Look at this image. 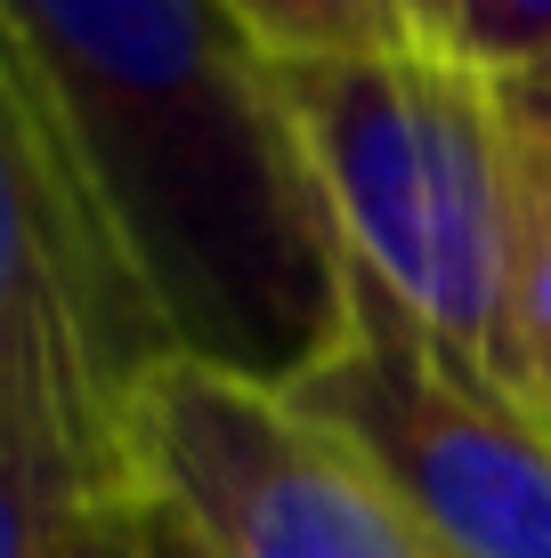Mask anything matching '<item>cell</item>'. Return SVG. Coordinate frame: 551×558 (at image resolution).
Listing matches in <instances>:
<instances>
[{"label":"cell","instance_id":"1","mask_svg":"<svg viewBox=\"0 0 551 558\" xmlns=\"http://www.w3.org/2000/svg\"><path fill=\"white\" fill-rule=\"evenodd\" d=\"M98 170L179 356L292 389L349 316L325 203L227 0H0Z\"/></svg>","mask_w":551,"mask_h":558},{"label":"cell","instance_id":"2","mask_svg":"<svg viewBox=\"0 0 551 558\" xmlns=\"http://www.w3.org/2000/svg\"><path fill=\"white\" fill-rule=\"evenodd\" d=\"M340 259L439 349L527 397L519 364V122L487 65L446 41L268 57Z\"/></svg>","mask_w":551,"mask_h":558},{"label":"cell","instance_id":"3","mask_svg":"<svg viewBox=\"0 0 551 558\" xmlns=\"http://www.w3.org/2000/svg\"><path fill=\"white\" fill-rule=\"evenodd\" d=\"M179 356L98 170L0 9V373L122 437L139 389Z\"/></svg>","mask_w":551,"mask_h":558},{"label":"cell","instance_id":"4","mask_svg":"<svg viewBox=\"0 0 551 558\" xmlns=\"http://www.w3.org/2000/svg\"><path fill=\"white\" fill-rule=\"evenodd\" d=\"M130 486L212 558H446L349 437L276 380L170 356L122 421Z\"/></svg>","mask_w":551,"mask_h":558},{"label":"cell","instance_id":"5","mask_svg":"<svg viewBox=\"0 0 551 558\" xmlns=\"http://www.w3.org/2000/svg\"><path fill=\"white\" fill-rule=\"evenodd\" d=\"M292 397L382 470L446 558H551V421L349 267V316Z\"/></svg>","mask_w":551,"mask_h":558},{"label":"cell","instance_id":"6","mask_svg":"<svg viewBox=\"0 0 551 558\" xmlns=\"http://www.w3.org/2000/svg\"><path fill=\"white\" fill-rule=\"evenodd\" d=\"M122 502H139L122 437L0 373V558H65Z\"/></svg>","mask_w":551,"mask_h":558},{"label":"cell","instance_id":"7","mask_svg":"<svg viewBox=\"0 0 551 558\" xmlns=\"http://www.w3.org/2000/svg\"><path fill=\"white\" fill-rule=\"evenodd\" d=\"M519 364L551 421V130L519 122Z\"/></svg>","mask_w":551,"mask_h":558},{"label":"cell","instance_id":"8","mask_svg":"<svg viewBox=\"0 0 551 558\" xmlns=\"http://www.w3.org/2000/svg\"><path fill=\"white\" fill-rule=\"evenodd\" d=\"M252 25V41L268 57L292 49H366V41H397V9L390 0H227Z\"/></svg>","mask_w":551,"mask_h":558},{"label":"cell","instance_id":"9","mask_svg":"<svg viewBox=\"0 0 551 558\" xmlns=\"http://www.w3.org/2000/svg\"><path fill=\"white\" fill-rule=\"evenodd\" d=\"M446 49H463L470 65H487L495 82L543 73L551 65V0H463Z\"/></svg>","mask_w":551,"mask_h":558},{"label":"cell","instance_id":"10","mask_svg":"<svg viewBox=\"0 0 551 558\" xmlns=\"http://www.w3.org/2000/svg\"><path fill=\"white\" fill-rule=\"evenodd\" d=\"M65 558H146V502H122V510H106L98 526L82 534Z\"/></svg>","mask_w":551,"mask_h":558},{"label":"cell","instance_id":"11","mask_svg":"<svg viewBox=\"0 0 551 558\" xmlns=\"http://www.w3.org/2000/svg\"><path fill=\"white\" fill-rule=\"evenodd\" d=\"M397 25L414 33V41H454V16H463V0H390Z\"/></svg>","mask_w":551,"mask_h":558},{"label":"cell","instance_id":"12","mask_svg":"<svg viewBox=\"0 0 551 558\" xmlns=\"http://www.w3.org/2000/svg\"><path fill=\"white\" fill-rule=\"evenodd\" d=\"M503 98H511V122H536V130H551V65H543V73H511V82H503Z\"/></svg>","mask_w":551,"mask_h":558},{"label":"cell","instance_id":"13","mask_svg":"<svg viewBox=\"0 0 551 558\" xmlns=\"http://www.w3.org/2000/svg\"><path fill=\"white\" fill-rule=\"evenodd\" d=\"M146 558H212V550H203V543H187V534L170 526V518H163L155 502H146Z\"/></svg>","mask_w":551,"mask_h":558}]
</instances>
